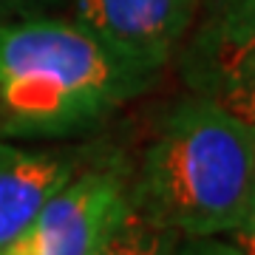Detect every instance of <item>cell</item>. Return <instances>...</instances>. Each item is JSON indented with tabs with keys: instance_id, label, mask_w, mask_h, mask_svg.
<instances>
[{
	"instance_id": "1",
	"label": "cell",
	"mask_w": 255,
	"mask_h": 255,
	"mask_svg": "<svg viewBox=\"0 0 255 255\" xmlns=\"http://www.w3.org/2000/svg\"><path fill=\"white\" fill-rule=\"evenodd\" d=\"M159 74L133 65L77 20L28 17L0 28V139L94 130Z\"/></svg>"
},
{
	"instance_id": "2",
	"label": "cell",
	"mask_w": 255,
	"mask_h": 255,
	"mask_svg": "<svg viewBox=\"0 0 255 255\" xmlns=\"http://www.w3.org/2000/svg\"><path fill=\"white\" fill-rule=\"evenodd\" d=\"M255 182V130L219 100L176 102L130 176V207L179 238L233 236Z\"/></svg>"
},
{
	"instance_id": "3",
	"label": "cell",
	"mask_w": 255,
	"mask_h": 255,
	"mask_svg": "<svg viewBox=\"0 0 255 255\" xmlns=\"http://www.w3.org/2000/svg\"><path fill=\"white\" fill-rule=\"evenodd\" d=\"M128 213L130 170L119 159L91 162L0 255H94Z\"/></svg>"
},
{
	"instance_id": "4",
	"label": "cell",
	"mask_w": 255,
	"mask_h": 255,
	"mask_svg": "<svg viewBox=\"0 0 255 255\" xmlns=\"http://www.w3.org/2000/svg\"><path fill=\"white\" fill-rule=\"evenodd\" d=\"M201 0H74V20L150 74L182 51Z\"/></svg>"
},
{
	"instance_id": "5",
	"label": "cell",
	"mask_w": 255,
	"mask_h": 255,
	"mask_svg": "<svg viewBox=\"0 0 255 255\" xmlns=\"http://www.w3.org/2000/svg\"><path fill=\"white\" fill-rule=\"evenodd\" d=\"M94 162L88 147L17 145L0 139V250Z\"/></svg>"
},
{
	"instance_id": "6",
	"label": "cell",
	"mask_w": 255,
	"mask_h": 255,
	"mask_svg": "<svg viewBox=\"0 0 255 255\" xmlns=\"http://www.w3.org/2000/svg\"><path fill=\"white\" fill-rule=\"evenodd\" d=\"M255 46V0H201L182 46V74L196 94H210L219 77Z\"/></svg>"
},
{
	"instance_id": "7",
	"label": "cell",
	"mask_w": 255,
	"mask_h": 255,
	"mask_svg": "<svg viewBox=\"0 0 255 255\" xmlns=\"http://www.w3.org/2000/svg\"><path fill=\"white\" fill-rule=\"evenodd\" d=\"M182 238L164 227H156L130 207L125 219L111 230L94 255H173Z\"/></svg>"
},
{
	"instance_id": "8",
	"label": "cell",
	"mask_w": 255,
	"mask_h": 255,
	"mask_svg": "<svg viewBox=\"0 0 255 255\" xmlns=\"http://www.w3.org/2000/svg\"><path fill=\"white\" fill-rule=\"evenodd\" d=\"M207 97L219 100L230 114L255 130V46L247 48L236 63L219 77Z\"/></svg>"
},
{
	"instance_id": "9",
	"label": "cell",
	"mask_w": 255,
	"mask_h": 255,
	"mask_svg": "<svg viewBox=\"0 0 255 255\" xmlns=\"http://www.w3.org/2000/svg\"><path fill=\"white\" fill-rule=\"evenodd\" d=\"M173 255H244L233 241L221 238H182Z\"/></svg>"
},
{
	"instance_id": "10",
	"label": "cell",
	"mask_w": 255,
	"mask_h": 255,
	"mask_svg": "<svg viewBox=\"0 0 255 255\" xmlns=\"http://www.w3.org/2000/svg\"><path fill=\"white\" fill-rule=\"evenodd\" d=\"M233 244L244 255H255V182H253L250 201H247V207H244V216L238 221V227L233 230Z\"/></svg>"
},
{
	"instance_id": "11",
	"label": "cell",
	"mask_w": 255,
	"mask_h": 255,
	"mask_svg": "<svg viewBox=\"0 0 255 255\" xmlns=\"http://www.w3.org/2000/svg\"><path fill=\"white\" fill-rule=\"evenodd\" d=\"M20 3H51V0H20Z\"/></svg>"
}]
</instances>
